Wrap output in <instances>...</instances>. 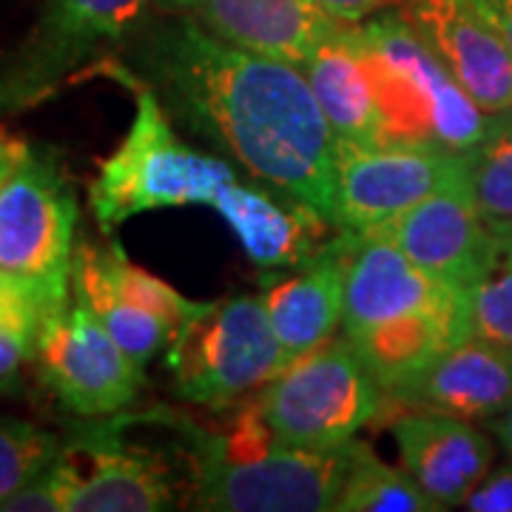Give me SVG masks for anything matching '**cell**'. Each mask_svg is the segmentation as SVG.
I'll list each match as a JSON object with an SVG mask.
<instances>
[{"mask_svg":"<svg viewBox=\"0 0 512 512\" xmlns=\"http://www.w3.org/2000/svg\"><path fill=\"white\" fill-rule=\"evenodd\" d=\"M126 52L174 126L330 222L336 137L302 69L237 49L188 12L146 23Z\"/></svg>","mask_w":512,"mask_h":512,"instance_id":"obj_1","label":"cell"},{"mask_svg":"<svg viewBox=\"0 0 512 512\" xmlns=\"http://www.w3.org/2000/svg\"><path fill=\"white\" fill-rule=\"evenodd\" d=\"M94 74L117 80L134 97L126 137L100 163L89 188L100 231L111 234L148 211L202 205L220 214L251 262L276 271L316 256L336 234L305 202L256 183L217 151L188 143L151 86L128 72L120 57L106 60Z\"/></svg>","mask_w":512,"mask_h":512,"instance_id":"obj_2","label":"cell"},{"mask_svg":"<svg viewBox=\"0 0 512 512\" xmlns=\"http://www.w3.org/2000/svg\"><path fill=\"white\" fill-rule=\"evenodd\" d=\"M146 419L180 439L191 507L211 512L336 510L356 441L333 450L291 444L265 421L256 396L239 404L222 427H202L171 410Z\"/></svg>","mask_w":512,"mask_h":512,"instance_id":"obj_3","label":"cell"},{"mask_svg":"<svg viewBox=\"0 0 512 512\" xmlns=\"http://www.w3.org/2000/svg\"><path fill=\"white\" fill-rule=\"evenodd\" d=\"M353 40L382 111L384 143L467 151L481 137L490 111L461 89L399 6L353 23Z\"/></svg>","mask_w":512,"mask_h":512,"instance_id":"obj_4","label":"cell"},{"mask_svg":"<svg viewBox=\"0 0 512 512\" xmlns=\"http://www.w3.org/2000/svg\"><path fill=\"white\" fill-rule=\"evenodd\" d=\"M154 0H46L15 49L0 57V117L23 114L120 57Z\"/></svg>","mask_w":512,"mask_h":512,"instance_id":"obj_5","label":"cell"},{"mask_svg":"<svg viewBox=\"0 0 512 512\" xmlns=\"http://www.w3.org/2000/svg\"><path fill=\"white\" fill-rule=\"evenodd\" d=\"M291 362L262 296L245 293L197 302L165 353L174 390L185 402L211 410L234 407Z\"/></svg>","mask_w":512,"mask_h":512,"instance_id":"obj_6","label":"cell"},{"mask_svg":"<svg viewBox=\"0 0 512 512\" xmlns=\"http://www.w3.org/2000/svg\"><path fill=\"white\" fill-rule=\"evenodd\" d=\"M77 197L52 151L32 148L0 185V274L35 293L43 313L72 302Z\"/></svg>","mask_w":512,"mask_h":512,"instance_id":"obj_7","label":"cell"},{"mask_svg":"<svg viewBox=\"0 0 512 512\" xmlns=\"http://www.w3.org/2000/svg\"><path fill=\"white\" fill-rule=\"evenodd\" d=\"M384 396L382 384L342 333L293 359L259 387L256 404L285 441L333 450L350 444L382 413Z\"/></svg>","mask_w":512,"mask_h":512,"instance_id":"obj_8","label":"cell"},{"mask_svg":"<svg viewBox=\"0 0 512 512\" xmlns=\"http://www.w3.org/2000/svg\"><path fill=\"white\" fill-rule=\"evenodd\" d=\"M458 188H470L464 151L424 143L336 146L330 225L362 234L427 197Z\"/></svg>","mask_w":512,"mask_h":512,"instance_id":"obj_9","label":"cell"},{"mask_svg":"<svg viewBox=\"0 0 512 512\" xmlns=\"http://www.w3.org/2000/svg\"><path fill=\"white\" fill-rule=\"evenodd\" d=\"M35 359L43 384L77 416L123 413L143 390L146 370L74 296L69 305L43 313Z\"/></svg>","mask_w":512,"mask_h":512,"instance_id":"obj_10","label":"cell"},{"mask_svg":"<svg viewBox=\"0 0 512 512\" xmlns=\"http://www.w3.org/2000/svg\"><path fill=\"white\" fill-rule=\"evenodd\" d=\"M362 237L396 245L427 274L461 291H470L490 274L504 251V242L478 208L470 188L427 197L382 225L362 231Z\"/></svg>","mask_w":512,"mask_h":512,"instance_id":"obj_11","label":"cell"},{"mask_svg":"<svg viewBox=\"0 0 512 512\" xmlns=\"http://www.w3.org/2000/svg\"><path fill=\"white\" fill-rule=\"evenodd\" d=\"M396 6L481 109H512V52L470 0H399Z\"/></svg>","mask_w":512,"mask_h":512,"instance_id":"obj_12","label":"cell"},{"mask_svg":"<svg viewBox=\"0 0 512 512\" xmlns=\"http://www.w3.org/2000/svg\"><path fill=\"white\" fill-rule=\"evenodd\" d=\"M393 439L407 476L436 510L461 507L493 467L495 444L476 421L410 407L393 421Z\"/></svg>","mask_w":512,"mask_h":512,"instance_id":"obj_13","label":"cell"},{"mask_svg":"<svg viewBox=\"0 0 512 512\" xmlns=\"http://www.w3.org/2000/svg\"><path fill=\"white\" fill-rule=\"evenodd\" d=\"M339 234L348 248L342 333H359L407 313L439 308L467 293L427 274L390 242L348 231Z\"/></svg>","mask_w":512,"mask_h":512,"instance_id":"obj_14","label":"cell"},{"mask_svg":"<svg viewBox=\"0 0 512 512\" xmlns=\"http://www.w3.org/2000/svg\"><path fill=\"white\" fill-rule=\"evenodd\" d=\"M63 450L77 467L69 512H160L177 507V484L163 458L128 447L111 427H94Z\"/></svg>","mask_w":512,"mask_h":512,"instance_id":"obj_15","label":"cell"},{"mask_svg":"<svg viewBox=\"0 0 512 512\" xmlns=\"http://www.w3.org/2000/svg\"><path fill=\"white\" fill-rule=\"evenodd\" d=\"M188 15L225 43L296 69L348 26L316 0H197Z\"/></svg>","mask_w":512,"mask_h":512,"instance_id":"obj_16","label":"cell"},{"mask_svg":"<svg viewBox=\"0 0 512 512\" xmlns=\"http://www.w3.org/2000/svg\"><path fill=\"white\" fill-rule=\"evenodd\" d=\"M345 268L348 248L336 231L311 259L293 265L291 274L265 276L262 302L276 339L291 359H299L336 336L345 319Z\"/></svg>","mask_w":512,"mask_h":512,"instance_id":"obj_17","label":"cell"},{"mask_svg":"<svg viewBox=\"0 0 512 512\" xmlns=\"http://www.w3.org/2000/svg\"><path fill=\"white\" fill-rule=\"evenodd\" d=\"M390 399L407 410L419 407L490 424L512 404V348L473 333Z\"/></svg>","mask_w":512,"mask_h":512,"instance_id":"obj_18","label":"cell"},{"mask_svg":"<svg viewBox=\"0 0 512 512\" xmlns=\"http://www.w3.org/2000/svg\"><path fill=\"white\" fill-rule=\"evenodd\" d=\"M348 342L370 367L387 396L399 393L444 356L458 342L473 336L470 325V296H458L447 305L407 313L382 325L345 333Z\"/></svg>","mask_w":512,"mask_h":512,"instance_id":"obj_19","label":"cell"},{"mask_svg":"<svg viewBox=\"0 0 512 512\" xmlns=\"http://www.w3.org/2000/svg\"><path fill=\"white\" fill-rule=\"evenodd\" d=\"M319 106L328 117L336 146H379L384 123L365 63L356 52L353 23L325 40L302 66Z\"/></svg>","mask_w":512,"mask_h":512,"instance_id":"obj_20","label":"cell"},{"mask_svg":"<svg viewBox=\"0 0 512 512\" xmlns=\"http://www.w3.org/2000/svg\"><path fill=\"white\" fill-rule=\"evenodd\" d=\"M72 296L103 322L114 342L126 350L128 359L143 370L160 350H168L171 339L177 336V328L168 319L128 302L126 296L111 291L106 282L77 265H72Z\"/></svg>","mask_w":512,"mask_h":512,"instance_id":"obj_21","label":"cell"},{"mask_svg":"<svg viewBox=\"0 0 512 512\" xmlns=\"http://www.w3.org/2000/svg\"><path fill=\"white\" fill-rule=\"evenodd\" d=\"M336 512H439L404 467H390L365 441H353Z\"/></svg>","mask_w":512,"mask_h":512,"instance_id":"obj_22","label":"cell"},{"mask_svg":"<svg viewBox=\"0 0 512 512\" xmlns=\"http://www.w3.org/2000/svg\"><path fill=\"white\" fill-rule=\"evenodd\" d=\"M470 194L490 222H512V109L490 111L487 126L464 151Z\"/></svg>","mask_w":512,"mask_h":512,"instance_id":"obj_23","label":"cell"},{"mask_svg":"<svg viewBox=\"0 0 512 512\" xmlns=\"http://www.w3.org/2000/svg\"><path fill=\"white\" fill-rule=\"evenodd\" d=\"M63 444L32 421L0 416V507L32 478L55 461Z\"/></svg>","mask_w":512,"mask_h":512,"instance_id":"obj_24","label":"cell"},{"mask_svg":"<svg viewBox=\"0 0 512 512\" xmlns=\"http://www.w3.org/2000/svg\"><path fill=\"white\" fill-rule=\"evenodd\" d=\"M467 296H470L473 333L495 345L512 348V245L504 242V251L493 265V271L476 282Z\"/></svg>","mask_w":512,"mask_h":512,"instance_id":"obj_25","label":"cell"},{"mask_svg":"<svg viewBox=\"0 0 512 512\" xmlns=\"http://www.w3.org/2000/svg\"><path fill=\"white\" fill-rule=\"evenodd\" d=\"M77 467L66 450L57 453L32 481H26L18 493L3 501L0 512H69L72 507Z\"/></svg>","mask_w":512,"mask_h":512,"instance_id":"obj_26","label":"cell"},{"mask_svg":"<svg viewBox=\"0 0 512 512\" xmlns=\"http://www.w3.org/2000/svg\"><path fill=\"white\" fill-rule=\"evenodd\" d=\"M37 353V333L0 325V393H18L20 370Z\"/></svg>","mask_w":512,"mask_h":512,"instance_id":"obj_27","label":"cell"},{"mask_svg":"<svg viewBox=\"0 0 512 512\" xmlns=\"http://www.w3.org/2000/svg\"><path fill=\"white\" fill-rule=\"evenodd\" d=\"M43 319V305L35 293L12 276L0 274V325L37 333Z\"/></svg>","mask_w":512,"mask_h":512,"instance_id":"obj_28","label":"cell"},{"mask_svg":"<svg viewBox=\"0 0 512 512\" xmlns=\"http://www.w3.org/2000/svg\"><path fill=\"white\" fill-rule=\"evenodd\" d=\"M470 512H512V458L476 484V490L461 504Z\"/></svg>","mask_w":512,"mask_h":512,"instance_id":"obj_29","label":"cell"},{"mask_svg":"<svg viewBox=\"0 0 512 512\" xmlns=\"http://www.w3.org/2000/svg\"><path fill=\"white\" fill-rule=\"evenodd\" d=\"M322 9H328L330 15L342 23H362L370 15L382 12V9H390L396 6L399 0H316Z\"/></svg>","mask_w":512,"mask_h":512,"instance_id":"obj_30","label":"cell"},{"mask_svg":"<svg viewBox=\"0 0 512 512\" xmlns=\"http://www.w3.org/2000/svg\"><path fill=\"white\" fill-rule=\"evenodd\" d=\"M512 52V0H470Z\"/></svg>","mask_w":512,"mask_h":512,"instance_id":"obj_31","label":"cell"},{"mask_svg":"<svg viewBox=\"0 0 512 512\" xmlns=\"http://www.w3.org/2000/svg\"><path fill=\"white\" fill-rule=\"evenodd\" d=\"M29 151L32 148L26 146L23 140H18L15 134H9L6 128L0 126V185L15 174V168L26 160Z\"/></svg>","mask_w":512,"mask_h":512,"instance_id":"obj_32","label":"cell"},{"mask_svg":"<svg viewBox=\"0 0 512 512\" xmlns=\"http://www.w3.org/2000/svg\"><path fill=\"white\" fill-rule=\"evenodd\" d=\"M490 430L495 433L498 444L504 447V453L512 458V404L498 416V419L490 421Z\"/></svg>","mask_w":512,"mask_h":512,"instance_id":"obj_33","label":"cell"},{"mask_svg":"<svg viewBox=\"0 0 512 512\" xmlns=\"http://www.w3.org/2000/svg\"><path fill=\"white\" fill-rule=\"evenodd\" d=\"M197 0H154V9H160L163 15H174V12H188Z\"/></svg>","mask_w":512,"mask_h":512,"instance_id":"obj_34","label":"cell"},{"mask_svg":"<svg viewBox=\"0 0 512 512\" xmlns=\"http://www.w3.org/2000/svg\"><path fill=\"white\" fill-rule=\"evenodd\" d=\"M495 231H498V237L504 239L507 245H512V222H490Z\"/></svg>","mask_w":512,"mask_h":512,"instance_id":"obj_35","label":"cell"}]
</instances>
